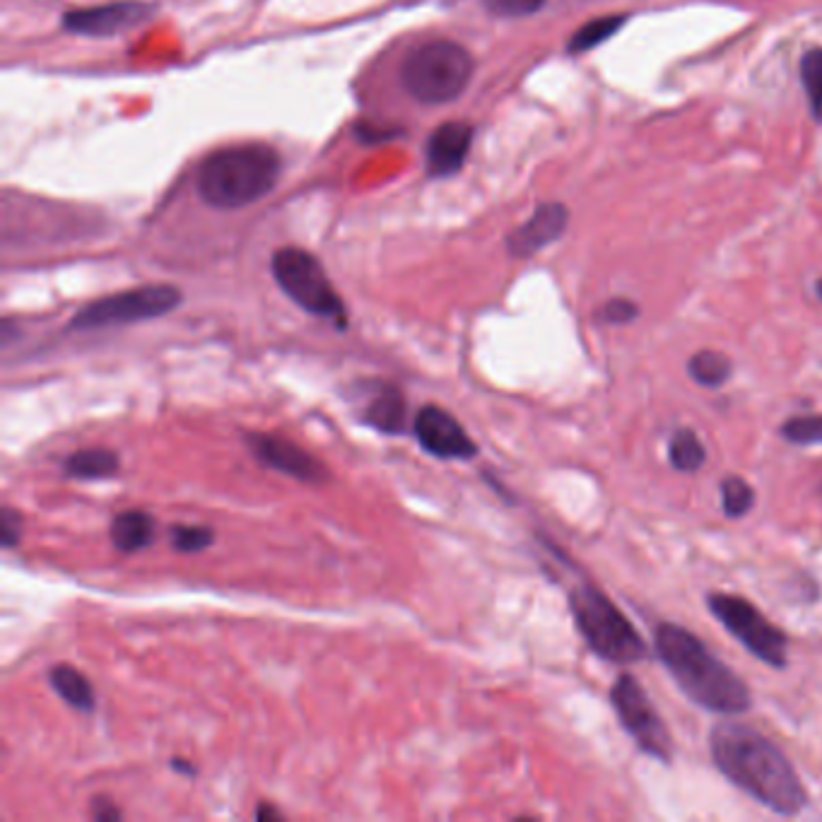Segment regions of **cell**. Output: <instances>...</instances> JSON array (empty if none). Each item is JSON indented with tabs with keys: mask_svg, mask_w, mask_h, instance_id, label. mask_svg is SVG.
I'll return each instance as SVG.
<instances>
[{
	"mask_svg": "<svg viewBox=\"0 0 822 822\" xmlns=\"http://www.w3.org/2000/svg\"><path fill=\"white\" fill-rule=\"evenodd\" d=\"M710 753L731 784L772 813L791 818L809 805V791L794 765L760 731L733 722L718 724L710 733Z\"/></svg>",
	"mask_w": 822,
	"mask_h": 822,
	"instance_id": "1",
	"label": "cell"
},
{
	"mask_svg": "<svg viewBox=\"0 0 822 822\" xmlns=\"http://www.w3.org/2000/svg\"><path fill=\"white\" fill-rule=\"evenodd\" d=\"M654 649L671 678L697 707L724 716L745 714L753 707L751 687L689 629L675 623L658 625Z\"/></svg>",
	"mask_w": 822,
	"mask_h": 822,
	"instance_id": "2",
	"label": "cell"
},
{
	"mask_svg": "<svg viewBox=\"0 0 822 822\" xmlns=\"http://www.w3.org/2000/svg\"><path fill=\"white\" fill-rule=\"evenodd\" d=\"M283 159L268 145H234L213 153L198 169L200 198L219 211L246 208L275 188Z\"/></svg>",
	"mask_w": 822,
	"mask_h": 822,
	"instance_id": "3",
	"label": "cell"
},
{
	"mask_svg": "<svg viewBox=\"0 0 822 822\" xmlns=\"http://www.w3.org/2000/svg\"><path fill=\"white\" fill-rule=\"evenodd\" d=\"M569 610L586 647L598 658L629 666L649 656L647 642L637 633V627L594 584H579L571 589Z\"/></svg>",
	"mask_w": 822,
	"mask_h": 822,
	"instance_id": "4",
	"label": "cell"
},
{
	"mask_svg": "<svg viewBox=\"0 0 822 822\" xmlns=\"http://www.w3.org/2000/svg\"><path fill=\"white\" fill-rule=\"evenodd\" d=\"M476 61L457 41H430L405 58L401 80L408 95L422 105H447L471 82Z\"/></svg>",
	"mask_w": 822,
	"mask_h": 822,
	"instance_id": "5",
	"label": "cell"
},
{
	"mask_svg": "<svg viewBox=\"0 0 822 822\" xmlns=\"http://www.w3.org/2000/svg\"><path fill=\"white\" fill-rule=\"evenodd\" d=\"M271 266L275 283L304 312L345 326V304L314 254L297 246H285L275 252Z\"/></svg>",
	"mask_w": 822,
	"mask_h": 822,
	"instance_id": "6",
	"label": "cell"
},
{
	"mask_svg": "<svg viewBox=\"0 0 822 822\" xmlns=\"http://www.w3.org/2000/svg\"><path fill=\"white\" fill-rule=\"evenodd\" d=\"M182 304V290L174 285H145L87 304L70 319V331H97L159 319Z\"/></svg>",
	"mask_w": 822,
	"mask_h": 822,
	"instance_id": "7",
	"label": "cell"
},
{
	"mask_svg": "<svg viewBox=\"0 0 822 822\" xmlns=\"http://www.w3.org/2000/svg\"><path fill=\"white\" fill-rule=\"evenodd\" d=\"M707 606L714 618L736 637L755 658L772 668H786L789 639L780 627L772 625L751 600L731 594H710Z\"/></svg>",
	"mask_w": 822,
	"mask_h": 822,
	"instance_id": "8",
	"label": "cell"
},
{
	"mask_svg": "<svg viewBox=\"0 0 822 822\" xmlns=\"http://www.w3.org/2000/svg\"><path fill=\"white\" fill-rule=\"evenodd\" d=\"M610 704L625 733L637 743L639 751L664 762V765H671L675 753L671 731L633 673L618 675V681L610 687Z\"/></svg>",
	"mask_w": 822,
	"mask_h": 822,
	"instance_id": "9",
	"label": "cell"
},
{
	"mask_svg": "<svg viewBox=\"0 0 822 822\" xmlns=\"http://www.w3.org/2000/svg\"><path fill=\"white\" fill-rule=\"evenodd\" d=\"M413 430L420 447L444 461H468L478 453V444L463 424L442 405H424L418 410Z\"/></svg>",
	"mask_w": 822,
	"mask_h": 822,
	"instance_id": "10",
	"label": "cell"
},
{
	"mask_svg": "<svg viewBox=\"0 0 822 822\" xmlns=\"http://www.w3.org/2000/svg\"><path fill=\"white\" fill-rule=\"evenodd\" d=\"M246 447L252 449L258 463L302 482H324L329 478L326 466L290 439L275 434H246Z\"/></svg>",
	"mask_w": 822,
	"mask_h": 822,
	"instance_id": "11",
	"label": "cell"
},
{
	"mask_svg": "<svg viewBox=\"0 0 822 822\" xmlns=\"http://www.w3.org/2000/svg\"><path fill=\"white\" fill-rule=\"evenodd\" d=\"M150 14H153L150 6L124 0V3H111L101 8L70 10L63 18V27L68 32L82 37H114L143 25Z\"/></svg>",
	"mask_w": 822,
	"mask_h": 822,
	"instance_id": "12",
	"label": "cell"
},
{
	"mask_svg": "<svg viewBox=\"0 0 822 822\" xmlns=\"http://www.w3.org/2000/svg\"><path fill=\"white\" fill-rule=\"evenodd\" d=\"M569 213L560 203H546L531 215L528 223H523L519 229H513L507 239V248L511 256L528 258L536 256L540 248L550 246L562 237L567 229Z\"/></svg>",
	"mask_w": 822,
	"mask_h": 822,
	"instance_id": "13",
	"label": "cell"
},
{
	"mask_svg": "<svg viewBox=\"0 0 822 822\" xmlns=\"http://www.w3.org/2000/svg\"><path fill=\"white\" fill-rule=\"evenodd\" d=\"M473 145V126L449 121L439 126L428 143V172L434 179L453 176L463 165Z\"/></svg>",
	"mask_w": 822,
	"mask_h": 822,
	"instance_id": "14",
	"label": "cell"
},
{
	"mask_svg": "<svg viewBox=\"0 0 822 822\" xmlns=\"http://www.w3.org/2000/svg\"><path fill=\"white\" fill-rule=\"evenodd\" d=\"M364 422L370 428L384 432V434H403L405 432V418H408V405L405 395L391 386V384H379L376 391L370 395V403L362 410Z\"/></svg>",
	"mask_w": 822,
	"mask_h": 822,
	"instance_id": "15",
	"label": "cell"
},
{
	"mask_svg": "<svg viewBox=\"0 0 822 822\" xmlns=\"http://www.w3.org/2000/svg\"><path fill=\"white\" fill-rule=\"evenodd\" d=\"M119 468H121L119 453L101 447L80 449L76 453H70L68 461L63 463L66 476L76 480H105L119 473Z\"/></svg>",
	"mask_w": 822,
	"mask_h": 822,
	"instance_id": "16",
	"label": "cell"
},
{
	"mask_svg": "<svg viewBox=\"0 0 822 822\" xmlns=\"http://www.w3.org/2000/svg\"><path fill=\"white\" fill-rule=\"evenodd\" d=\"M155 521L145 511H124L111 521V542L119 552H138L153 542Z\"/></svg>",
	"mask_w": 822,
	"mask_h": 822,
	"instance_id": "17",
	"label": "cell"
},
{
	"mask_svg": "<svg viewBox=\"0 0 822 822\" xmlns=\"http://www.w3.org/2000/svg\"><path fill=\"white\" fill-rule=\"evenodd\" d=\"M49 678L56 693L61 695L72 710L78 712L95 710V689L92 683L85 678V673L72 666H53Z\"/></svg>",
	"mask_w": 822,
	"mask_h": 822,
	"instance_id": "18",
	"label": "cell"
},
{
	"mask_svg": "<svg viewBox=\"0 0 822 822\" xmlns=\"http://www.w3.org/2000/svg\"><path fill=\"white\" fill-rule=\"evenodd\" d=\"M687 374L704 389H722L733 376V362L718 350H699L689 358Z\"/></svg>",
	"mask_w": 822,
	"mask_h": 822,
	"instance_id": "19",
	"label": "cell"
},
{
	"mask_svg": "<svg viewBox=\"0 0 822 822\" xmlns=\"http://www.w3.org/2000/svg\"><path fill=\"white\" fill-rule=\"evenodd\" d=\"M668 461L673 471L678 473H697L707 463V449L695 430L678 428L668 439Z\"/></svg>",
	"mask_w": 822,
	"mask_h": 822,
	"instance_id": "20",
	"label": "cell"
},
{
	"mask_svg": "<svg viewBox=\"0 0 822 822\" xmlns=\"http://www.w3.org/2000/svg\"><path fill=\"white\" fill-rule=\"evenodd\" d=\"M625 18H598V20H591L586 22L584 27H579L575 37L569 39V51L571 53H584V51H591L596 47H600V43L608 41L613 35H618V29L623 27Z\"/></svg>",
	"mask_w": 822,
	"mask_h": 822,
	"instance_id": "21",
	"label": "cell"
},
{
	"mask_svg": "<svg viewBox=\"0 0 822 822\" xmlns=\"http://www.w3.org/2000/svg\"><path fill=\"white\" fill-rule=\"evenodd\" d=\"M755 507V490L747 480L728 476L722 482V509L728 519H741Z\"/></svg>",
	"mask_w": 822,
	"mask_h": 822,
	"instance_id": "22",
	"label": "cell"
},
{
	"mask_svg": "<svg viewBox=\"0 0 822 822\" xmlns=\"http://www.w3.org/2000/svg\"><path fill=\"white\" fill-rule=\"evenodd\" d=\"M780 434L794 447H822V415H805L786 420Z\"/></svg>",
	"mask_w": 822,
	"mask_h": 822,
	"instance_id": "23",
	"label": "cell"
},
{
	"mask_svg": "<svg viewBox=\"0 0 822 822\" xmlns=\"http://www.w3.org/2000/svg\"><path fill=\"white\" fill-rule=\"evenodd\" d=\"M801 78L815 116H822V49H811L801 58Z\"/></svg>",
	"mask_w": 822,
	"mask_h": 822,
	"instance_id": "24",
	"label": "cell"
},
{
	"mask_svg": "<svg viewBox=\"0 0 822 822\" xmlns=\"http://www.w3.org/2000/svg\"><path fill=\"white\" fill-rule=\"evenodd\" d=\"M213 531L205 526H174L172 542L179 552H200L213 542Z\"/></svg>",
	"mask_w": 822,
	"mask_h": 822,
	"instance_id": "25",
	"label": "cell"
},
{
	"mask_svg": "<svg viewBox=\"0 0 822 822\" xmlns=\"http://www.w3.org/2000/svg\"><path fill=\"white\" fill-rule=\"evenodd\" d=\"M546 0H486V8L495 14V18H505V20H519V18H528V14H536L538 10H542Z\"/></svg>",
	"mask_w": 822,
	"mask_h": 822,
	"instance_id": "26",
	"label": "cell"
},
{
	"mask_svg": "<svg viewBox=\"0 0 822 822\" xmlns=\"http://www.w3.org/2000/svg\"><path fill=\"white\" fill-rule=\"evenodd\" d=\"M637 316H639V306L633 300H625V297H615V300L606 302L598 312V319L604 321V324H610V326L633 324Z\"/></svg>",
	"mask_w": 822,
	"mask_h": 822,
	"instance_id": "27",
	"label": "cell"
},
{
	"mask_svg": "<svg viewBox=\"0 0 822 822\" xmlns=\"http://www.w3.org/2000/svg\"><path fill=\"white\" fill-rule=\"evenodd\" d=\"M0 538H3V548H14L22 538V519L10 507H6L3 513H0Z\"/></svg>",
	"mask_w": 822,
	"mask_h": 822,
	"instance_id": "28",
	"label": "cell"
},
{
	"mask_svg": "<svg viewBox=\"0 0 822 822\" xmlns=\"http://www.w3.org/2000/svg\"><path fill=\"white\" fill-rule=\"evenodd\" d=\"M92 815H95V820H99V822H109V820H121L124 815H121V811L119 809H116V805L114 803H109V801H95V811H92Z\"/></svg>",
	"mask_w": 822,
	"mask_h": 822,
	"instance_id": "29",
	"label": "cell"
},
{
	"mask_svg": "<svg viewBox=\"0 0 822 822\" xmlns=\"http://www.w3.org/2000/svg\"><path fill=\"white\" fill-rule=\"evenodd\" d=\"M256 818H258V820H266V818H277V820H281V818H283V813H281V811H275L273 805H266V803H263V805H258Z\"/></svg>",
	"mask_w": 822,
	"mask_h": 822,
	"instance_id": "30",
	"label": "cell"
},
{
	"mask_svg": "<svg viewBox=\"0 0 822 822\" xmlns=\"http://www.w3.org/2000/svg\"><path fill=\"white\" fill-rule=\"evenodd\" d=\"M172 767L176 770V772H184V774H196V770L194 767H190V762H184V760H172Z\"/></svg>",
	"mask_w": 822,
	"mask_h": 822,
	"instance_id": "31",
	"label": "cell"
},
{
	"mask_svg": "<svg viewBox=\"0 0 822 822\" xmlns=\"http://www.w3.org/2000/svg\"><path fill=\"white\" fill-rule=\"evenodd\" d=\"M815 295H818V300L822 302V281H818V283H815Z\"/></svg>",
	"mask_w": 822,
	"mask_h": 822,
	"instance_id": "32",
	"label": "cell"
},
{
	"mask_svg": "<svg viewBox=\"0 0 822 822\" xmlns=\"http://www.w3.org/2000/svg\"><path fill=\"white\" fill-rule=\"evenodd\" d=\"M820 497H822V486H820Z\"/></svg>",
	"mask_w": 822,
	"mask_h": 822,
	"instance_id": "33",
	"label": "cell"
}]
</instances>
